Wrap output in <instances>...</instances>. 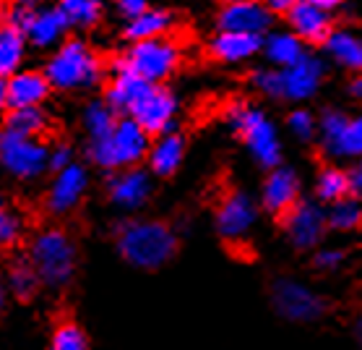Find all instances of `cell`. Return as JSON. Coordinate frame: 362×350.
I'll use <instances>...</instances> for the list:
<instances>
[{
	"mask_svg": "<svg viewBox=\"0 0 362 350\" xmlns=\"http://www.w3.org/2000/svg\"><path fill=\"white\" fill-rule=\"evenodd\" d=\"M68 29H74V26L58 6L55 9H42L26 29V40L37 50H58L60 45L68 40Z\"/></svg>",
	"mask_w": 362,
	"mask_h": 350,
	"instance_id": "obj_20",
	"label": "cell"
},
{
	"mask_svg": "<svg viewBox=\"0 0 362 350\" xmlns=\"http://www.w3.org/2000/svg\"><path fill=\"white\" fill-rule=\"evenodd\" d=\"M227 3H235V0H222V6H227Z\"/></svg>",
	"mask_w": 362,
	"mask_h": 350,
	"instance_id": "obj_48",
	"label": "cell"
},
{
	"mask_svg": "<svg viewBox=\"0 0 362 350\" xmlns=\"http://www.w3.org/2000/svg\"><path fill=\"white\" fill-rule=\"evenodd\" d=\"M305 3H313V6H318V9H323V11H337V9H341V3L344 0H305Z\"/></svg>",
	"mask_w": 362,
	"mask_h": 350,
	"instance_id": "obj_44",
	"label": "cell"
},
{
	"mask_svg": "<svg viewBox=\"0 0 362 350\" xmlns=\"http://www.w3.org/2000/svg\"><path fill=\"white\" fill-rule=\"evenodd\" d=\"M3 3H6V6H13V3H16V0H3Z\"/></svg>",
	"mask_w": 362,
	"mask_h": 350,
	"instance_id": "obj_47",
	"label": "cell"
},
{
	"mask_svg": "<svg viewBox=\"0 0 362 350\" xmlns=\"http://www.w3.org/2000/svg\"><path fill=\"white\" fill-rule=\"evenodd\" d=\"M272 309L289 324H315L329 314V298L305 280L281 275L269 285Z\"/></svg>",
	"mask_w": 362,
	"mask_h": 350,
	"instance_id": "obj_7",
	"label": "cell"
},
{
	"mask_svg": "<svg viewBox=\"0 0 362 350\" xmlns=\"http://www.w3.org/2000/svg\"><path fill=\"white\" fill-rule=\"evenodd\" d=\"M264 3L269 6V11H272L274 16H287L300 0H264Z\"/></svg>",
	"mask_w": 362,
	"mask_h": 350,
	"instance_id": "obj_41",
	"label": "cell"
},
{
	"mask_svg": "<svg viewBox=\"0 0 362 350\" xmlns=\"http://www.w3.org/2000/svg\"><path fill=\"white\" fill-rule=\"evenodd\" d=\"M329 157L334 159H362V113L349 115L344 131L339 136V142L334 144Z\"/></svg>",
	"mask_w": 362,
	"mask_h": 350,
	"instance_id": "obj_34",
	"label": "cell"
},
{
	"mask_svg": "<svg viewBox=\"0 0 362 350\" xmlns=\"http://www.w3.org/2000/svg\"><path fill=\"white\" fill-rule=\"evenodd\" d=\"M346 254L337 246H321V249L313 251V269L315 272H323V275H331V272H339L344 267Z\"/></svg>",
	"mask_w": 362,
	"mask_h": 350,
	"instance_id": "obj_38",
	"label": "cell"
},
{
	"mask_svg": "<svg viewBox=\"0 0 362 350\" xmlns=\"http://www.w3.org/2000/svg\"><path fill=\"white\" fill-rule=\"evenodd\" d=\"M289 32L297 34L305 45H326L334 34V18L329 11L318 9L313 3L300 0L295 9L287 13Z\"/></svg>",
	"mask_w": 362,
	"mask_h": 350,
	"instance_id": "obj_18",
	"label": "cell"
},
{
	"mask_svg": "<svg viewBox=\"0 0 362 350\" xmlns=\"http://www.w3.org/2000/svg\"><path fill=\"white\" fill-rule=\"evenodd\" d=\"M89 191V170L81 162L68 165L66 170L52 173V181L45 193V212L49 217H68Z\"/></svg>",
	"mask_w": 362,
	"mask_h": 350,
	"instance_id": "obj_13",
	"label": "cell"
},
{
	"mask_svg": "<svg viewBox=\"0 0 362 350\" xmlns=\"http://www.w3.org/2000/svg\"><path fill=\"white\" fill-rule=\"evenodd\" d=\"M74 147L66 142L49 147V173H58V170H66L68 165H74Z\"/></svg>",
	"mask_w": 362,
	"mask_h": 350,
	"instance_id": "obj_39",
	"label": "cell"
},
{
	"mask_svg": "<svg viewBox=\"0 0 362 350\" xmlns=\"http://www.w3.org/2000/svg\"><path fill=\"white\" fill-rule=\"evenodd\" d=\"M3 131L40 139V136H45L49 131V118L42 108L8 110V113H6V128H3Z\"/></svg>",
	"mask_w": 362,
	"mask_h": 350,
	"instance_id": "obj_30",
	"label": "cell"
},
{
	"mask_svg": "<svg viewBox=\"0 0 362 350\" xmlns=\"http://www.w3.org/2000/svg\"><path fill=\"white\" fill-rule=\"evenodd\" d=\"M182 159H185V139L182 134L173 131V134L157 136L148 152V170L157 178H173L180 170Z\"/></svg>",
	"mask_w": 362,
	"mask_h": 350,
	"instance_id": "obj_21",
	"label": "cell"
},
{
	"mask_svg": "<svg viewBox=\"0 0 362 350\" xmlns=\"http://www.w3.org/2000/svg\"><path fill=\"white\" fill-rule=\"evenodd\" d=\"M300 175L289 165H279L269 170L261 186V209L274 217H284L300 201Z\"/></svg>",
	"mask_w": 362,
	"mask_h": 350,
	"instance_id": "obj_16",
	"label": "cell"
},
{
	"mask_svg": "<svg viewBox=\"0 0 362 350\" xmlns=\"http://www.w3.org/2000/svg\"><path fill=\"white\" fill-rule=\"evenodd\" d=\"M146 86H148V81H144V79L136 74H128V71H123V74H112V79H110L107 86H105L102 100L107 102L110 108L115 110L120 118H128L131 115L133 105L139 102L141 94L146 92Z\"/></svg>",
	"mask_w": 362,
	"mask_h": 350,
	"instance_id": "obj_23",
	"label": "cell"
},
{
	"mask_svg": "<svg viewBox=\"0 0 362 350\" xmlns=\"http://www.w3.org/2000/svg\"><path fill=\"white\" fill-rule=\"evenodd\" d=\"M151 144H154L151 136L133 118H120L115 131L107 139L86 144V159L107 173L128 170V167H139L144 159H148Z\"/></svg>",
	"mask_w": 362,
	"mask_h": 350,
	"instance_id": "obj_6",
	"label": "cell"
},
{
	"mask_svg": "<svg viewBox=\"0 0 362 350\" xmlns=\"http://www.w3.org/2000/svg\"><path fill=\"white\" fill-rule=\"evenodd\" d=\"M326 217H329V230H337V233H354L362 227V199L357 193L346 196V199L337 201L326 209Z\"/></svg>",
	"mask_w": 362,
	"mask_h": 350,
	"instance_id": "obj_31",
	"label": "cell"
},
{
	"mask_svg": "<svg viewBox=\"0 0 362 350\" xmlns=\"http://www.w3.org/2000/svg\"><path fill=\"white\" fill-rule=\"evenodd\" d=\"M258 52H264V37L243 32H216L209 42V55L219 63H245L255 58Z\"/></svg>",
	"mask_w": 362,
	"mask_h": 350,
	"instance_id": "obj_19",
	"label": "cell"
},
{
	"mask_svg": "<svg viewBox=\"0 0 362 350\" xmlns=\"http://www.w3.org/2000/svg\"><path fill=\"white\" fill-rule=\"evenodd\" d=\"M175 16L167 9H148L146 13H141L133 21H125L123 37L128 42H144V40H157V37H167L173 32Z\"/></svg>",
	"mask_w": 362,
	"mask_h": 350,
	"instance_id": "obj_26",
	"label": "cell"
},
{
	"mask_svg": "<svg viewBox=\"0 0 362 350\" xmlns=\"http://www.w3.org/2000/svg\"><path fill=\"white\" fill-rule=\"evenodd\" d=\"M115 251L125 264L141 272H154L170 264L177 254V233L173 225L151 217H123L112 227Z\"/></svg>",
	"mask_w": 362,
	"mask_h": 350,
	"instance_id": "obj_1",
	"label": "cell"
},
{
	"mask_svg": "<svg viewBox=\"0 0 362 350\" xmlns=\"http://www.w3.org/2000/svg\"><path fill=\"white\" fill-rule=\"evenodd\" d=\"M47 350H89V334L74 319H63L49 332Z\"/></svg>",
	"mask_w": 362,
	"mask_h": 350,
	"instance_id": "obj_32",
	"label": "cell"
},
{
	"mask_svg": "<svg viewBox=\"0 0 362 350\" xmlns=\"http://www.w3.org/2000/svg\"><path fill=\"white\" fill-rule=\"evenodd\" d=\"M58 9L66 13L74 29H94L102 18L99 0H58Z\"/></svg>",
	"mask_w": 362,
	"mask_h": 350,
	"instance_id": "obj_33",
	"label": "cell"
},
{
	"mask_svg": "<svg viewBox=\"0 0 362 350\" xmlns=\"http://www.w3.org/2000/svg\"><path fill=\"white\" fill-rule=\"evenodd\" d=\"M107 201L117 212L123 215H136L146 207V201L154 193V184H151V173H146L144 167H128V170H115L107 175Z\"/></svg>",
	"mask_w": 362,
	"mask_h": 350,
	"instance_id": "obj_12",
	"label": "cell"
},
{
	"mask_svg": "<svg viewBox=\"0 0 362 350\" xmlns=\"http://www.w3.org/2000/svg\"><path fill=\"white\" fill-rule=\"evenodd\" d=\"M148 136H165L175 131V118H177V97H175L165 84H148L146 92L141 94L139 102L133 105L131 115Z\"/></svg>",
	"mask_w": 362,
	"mask_h": 350,
	"instance_id": "obj_10",
	"label": "cell"
},
{
	"mask_svg": "<svg viewBox=\"0 0 362 350\" xmlns=\"http://www.w3.org/2000/svg\"><path fill=\"white\" fill-rule=\"evenodd\" d=\"M117 115L115 110L110 108L105 100H89L83 105V113H81V123H83V131L89 136V142H102V139H107L112 131H115Z\"/></svg>",
	"mask_w": 362,
	"mask_h": 350,
	"instance_id": "obj_28",
	"label": "cell"
},
{
	"mask_svg": "<svg viewBox=\"0 0 362 350\" xmlns=\"http://www.w3.org/2000/svg\"><path fill=\"white\" fill-rule=\"evenodd\" d=\"M250 84L258 94H264L269 100H284V74L279 68H258L250 74Z\"/></svg>",
	"mask_w": 362,
	"mask_h": 350,
	"instance_id": "obj_35",
	"label": "cell"
},
{
	"mask_svg": "<svg viewBox=\"0 0 362 350\" xmlns=\"http://www.w3.org/2000/svg\"><path fill=\"white\" fill-rule=\"evenodd\" d=\"M18 6H24L29 11H42L45 9V0H16Z\"/></svg>",
	"mask_w": 362,
	"mask_h": 350,
	"instance_id": "obj_46",
	"label": "cell"
},
{
	"mask_svg": "<svg viewBox=\"0 0 362 350\" xmlns=\"http://www.w3.org/2000/svg\"><path fill=\"white\" fill-rule=\"evenodd\" d=\"M329 55L339 68L362 74V37L352 29H334L329 42L323 45Z\"/></svg>",
	"mask_w": 362,
	"mask_h": 350,
	"instance_id": "obj_25",
	"label": "cell"
},
{
	"mask_svg": "<svg viewBox=\"0 0 362 350\" xmlns=\"http://www.w3.org/2000/svg\"><path fill=\"white\" fill-rule=\"evenodd\" d=\"M55 92H89L105 79V60L81 37H68L58 50L49 52L42 68Z\"/></svg>",
	"mask_w": 362,
	"mask_h": 350,
	"instance_id": "obj_3",
	"label": "cell"
},
{
	"mask_svg": "<svg viewBox=\"0 0 362 350\" xmlns=\"http://www.w3.org/2000/svg\"><path fill=\"white\" fill-rule=\"evenodd\" d=\"M224 120L243 139L250 157L266 170L281 165V139L272 118L250 102L235 100L224 108Z\"/></svg>",
	"mask_w": 362,
	"mask_h": 350,
	"instance_id": "obj_4",
	"label": "cell"
},
{
	"mask_svg": "<svg viewBox=\"0 0 362 350\" xmlns=\"http://www.w3.org/2000/svg\"><path fill=\"white\" fill-rule=\"evenodd\" d=\"M49 92H52V86L42 71H18V74L3 79L0 102H3L6 113L8 110L42 108V102L47 100Z\"/></svg>",
	"mask_w": 362,
	"mask_h": 350,
	"instance_id": "obj_15",
	"label": "cell"
},
{
	"mask_svg": "<svg viewBox=\"0 0 362 350\" xmlns=\"http://www.w3.org/2000/svg\"><path fill=\"white\" fill-rule=\"evenodd\" d=\"M0 162L11 178H16L21 184H32L49 170V147L42 139L3 131L0 134Z\"/></svg>",
	"mask_w": 362,
	"mask_h": 350,
	"instance_id": "obj_8",
	"label": "cell"
},
{
	"mask_svg": "<svg viewBox=\"0 0 362 350\" xmlns=\"http://www.w3.org/2000/svg\"><path fill=\"white\" fill-rule=\"evenodd\" d=\"M21 238H24V217L18 209L6 204L0 209V243L3 249H16Z\"/></svg>",
	"mask_w": 362,
	"mask_h": 350,
	"instance_id": "obj_37",
	"label": "cell"
},
{
	"mask_svg": "<svg viewBox=\"0 0 362 350\" xmlns=\"http://www.w3.org/2000/svg\"><path fill=\"white\" fill-rule=\"evenodd\" d=\"M346 94L352 97V100L362 102V74H354L346 84Z\"/></svg>",
	"mask_w": 362,
	"mask_h": 350,
	"instance_id": "obj_42",
	"label": "cell"
},
{
	"mask_svg": "<svg viewBox=\"0 0 362 350\" xmlns=\"http://www.w3.org/2000/svg\"><path fill=\"white\" fill-rule=\"evenodd\" d=\"M352 186H354V193L362 199V159L354 165V170H352Z\"/></svg>",
	"mask_w": 362,
	"mask_h": 350,
	"instance_id": "obj_43",
	"label": "cell"
},
{
	"mask_svg": "<svg viewBox=\"0 0 362 350\" xmlns=\"http://www.w3.org/2000/svg\"><path fill=\"white\" fill-rule=\"evenodd\" d=\"M182 58V47L175 37H157V40L133 42L131 47L110 60L112 74H136L148 84H162L177 71Z\"/></svg>",
	"mask_w": 362,
	"mask_h": 350,
	"instance_id": "obj_5",
	"label": "cell"
},
{
	"mask_svg": "<svg viewBox=\"0 0 362 350\" xmlns=\"http://www.w3.org/2000/svg\"><path fill=\"white\" fill-rule=\"evenodd\" d=\"M261 3H264V0H261Z\"/></svg>",
	"mask_w": 362,
	"mask_h": 350,
	"instance_id": "obj_49",
	"label": "cell"
},
{
	"mask_svg": "<svg viewBox=\"0 0 362 350\" xmlns=\"http://www.w3.org/2000/svg\"><path fill=\"white\" fill-rule=\"evenodd\" d=\"M287 128H289V134H292V139H297V142H303V144H310L315 139V134H318V118L308 108H295V110H289Z\"/></svg>",
	"mask_w": 362,
	"mask_h": 350,
	"instance_id": "obj_36",
	"label": "cell"
},
{
	"mask_svg": "<svg viewBox=\"0 0 362 350\" xmlns=\"http://www.w3.org/2000/svg\"><path fill=\"white\" fill-rule=\"evenodd\" d=\"M45 285L40 280V272L34 269L26 254L11 256L8 267H6V290L16 300H32Z\"/></svg>",
	"mask_w": 362,
	"mask_h": 350,
	"instance_id": "obj_24",
	"label": "cell"
},
{
	"mask_svg": "<svg viewBox=\"0 0 362 350\" xmlns=\"http://www.w3.org/2000/svg\"><path fill=\"white\" fill-rule=\"evenodd\" d=\"M258 222V204L243 188H232L219 199L214 212V230L222 241H243Z\"/></svg>",
	"mask_w": 362,
	"mask_h": 350,
	"instance_id": "obj_11",
	"label": "cell"
},
{
	"mask_svg": "<svg viewBox=\"0 0 362 350\" xmlns=\"http://www.w3.org/2000/svg\"><path fill=\"white\" fill-rule=\"evenodd\" d=\"M284 100L287 102H308L318 94L323 79H326V60L321 55L308 52L297 66L284 68Z\"/></svg>",
	"mask_w": 362,
	"mask_h": 350,
	"instance_id": "obj_17",
	"label": "cell"
},
{
	"mask_svg": "<svg viewBox=\"0 0 362 350\" xmlns=\"http://www.w3.org/2000/svg\"><path fill=\"white\" fill-rule=\"evenodd\" d=\"M261 55L269 60V66L284 71V68L297 66V63L308 55V45H305L297 34L272 29V32L264 37V52H261Z\"/></svg>",
	"mask_w": 362,
	"mask_h": 350,
	"instance_id": "obj_22",
	"label": "cell"
},
{
	"mask_svg": "<svg viewBox=\"0 0 362 350\" xmlns=\"http://www.w3.org/2000/svg\"><path fill=\"white\" fill-rule=\"evenodd\" d=\"M313 188H315V199L331 207V204H337V201L346 199V196L354 193L352 173H346L344 167H339V165H326L315 175Z\"/></svg>",
	"mask_w": 362,
	"mask_h": 350,
	"instance_id": "obj_27",
	"label": "cell"
},
{
	"mask_svg": "<svg viewBox=\"0 0 362 350\" xmlns=\"http://www.w3.org/2000/svg\"><path fill=\"white\" fill-rule=\"evenodd\" d=\"M352 337L357 340V345L362 348V311L352 319Z\"/></svg>",
	"mask_w": 362,
	"mask_h": 350,
	"instance_id": "obj_45",
	"label": "cell"
},
{
	"mask_svg": "<svg viewBox=\"0 0 362 350\" xmlns=\"http://www.w3.org/2000/svg\"><path fill=\"white\" fill-rule=\"evenodd\" d=\"M115 9L125 21H133V18H139L141 13H146L151 6H148V0H115Z\"/></svg>",
	"mask_w": 362,
	"mask_h": 350,
	"instance_id": "obj_40",
	"label": "cell"
},
{
	"mask_svg": "<svg viewBox=\"0 0 362 350\" xmlns=\"http://www.w3.org/2000/svg\"><path fill=\"white\" fill-rule=\"evenodd\" d=\"M26 256L47 290L63 293L74 285L78 272V246L66 227L47 225L37 230L26 243Z\"/></svg>",
	"mask_w": 362,
	"mask_h": 350,
	"instance_id": "obj_2",
	"label": "cell"
},
{
	"mask_svg": "<svg viewBox=\"0 0 362 350\" xmlns=\"http://www.w3.org/2000/svg\"><path fill=\"white\" fill-rule=\"evenodd\" d=\"M219 32H243L266 37L274 26V13L261 0H235L219 9L216 13Z\"/></svg>",
	"mask_w": 362,
	"mask_h": 350,
	"instance_id": "obj_14",
	"label": "cell"
},
{
	"mask_svg": "<svg viewBox=\"0 0 362 350\" xmlns=\"http://www.w3.org/2000/svg\"><path fill=\"white\" fill-rule=\"evenodd\" d=\"M26 42L29 40H26L24 32L3 24V29H0V74H3V79L21 71V63H24L26 55Z\"/></svg>",
	"mask_w": 362,
	"mask_h": 350,
	"instance_id": "obj_29",
	"label": "cell"
},
{
	"mask_svg": "<svg viewBox=\"0 0 362 350\" xmlns=\"http://www.w3.org/2000/svg\"><path fill=\"white\" fill-rule=\"evenodd\" d=\"M279 222H281V233L287 235L289 246L297 251L321 249L323 235L329 230L326 209L321 207V201H310V199H300L287 215L281 217Z\"/></svg>",
	"mask_w": 362,
	"mask_h": 350,
	"instance_id": "obj_9",
	"label": "cell"
}]
</instances>
